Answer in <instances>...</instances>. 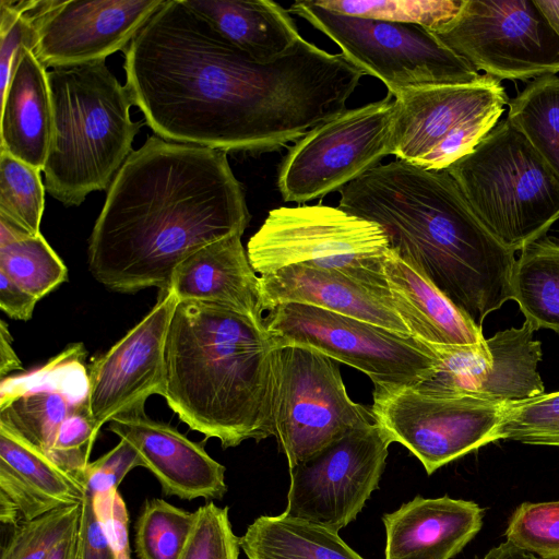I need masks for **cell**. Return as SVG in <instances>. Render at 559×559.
Wrapping results in <instances>:
<instances>
[{
	"mask_svg": "<svg viewBox=\"0 0 559 559\" xmlns=\"http://www.w3.org/2000/svg\"><path fill=\"white\" fill-rule=\"evenodd\" d=\"M508 95L483 74L469 84L431 85L394 96L392 155L426 169H447L498 123Z\"/></svg>",
	"mask_w": 559,
	"mask_h": 559,
	"instance_id": "cell-9",
	"label": "cell"
},
{
	"mask_svg": "<svg viewBox=\"0 0 559 559\" xmlns=\"http://www.w3.org/2000/svg\"><path fill=\"white\" fill-rule=\"evenodd\" d=\"M78 542L79 559H116L88 492L82 502Z\"/></svg>",
	"mask_w": 559,
	"mask_h": 559,
	"instance_id": "cell-43",
	"label": "cell"
},
{
	"mask_svg": "<svg viewBox=\"0 0 559 559\" xmlns=\"http://www.w3.org/2000/svg\"><path fill=\"white\" fill-rule=\"evenodd\" d=\"M38 300L0 272V308L11 319L28 321Z\"/></svg>",
	"mask_w": 559,
	"mask_h": 559,
	"instance_id": "cell-44",
	"label": "cell"
},
{
	"mask_svg": "<svg viewBox=\"0 0 559 559\" xmlns=\"http://www.w3.org/2000/svg\"><path fill=\"white\" fill-rule=\"evenodd\" d=\"M259 276L263 311L283 304H304L412 335L393 308L388 287L369 285L336 269L307 264Z\"/></svg>",
	"mask_w": 559,
	"mask_h": 559,
	"instance_id": "cell-21",
	"label": "cell"
},
{
	"mask_svg": "<svg viewBox=\"0 0 559 559\" xmlns=\"http://www.w3.org/2000/svg\"><path fill=\"white\" fill-rule=\"evenodd\" d=\"M391 443L372 423L349 430L290 467L283 513L338 533L378 488Z\"/></svg>",
	"mask_w": 559,
	"mask_h": 559,
	"instance_id": "cell-14",
	"label": "cell"
},
{
	"mask_svg": "<svg viewBox=\"0 0 559 559\" xmlns=\"http://www.w3.org/2000/svg\"><path fill=\"white\" fill-rule=\"evenodd\" d=\"M74 405L59 390L38 389L1 394L0 419L48 453Z\"/></svg>",
	"mask_w": 559,
	"mask_h": 559,
	"instance_id": "cell-31",
	"label": "cell"
},
{
	"mask_svg": "<svg viewBox=\"0 0 559 559\" xmlns=\"http://www.w3.org/2000/svg\"><path fill=\"white\" fill-rule=\"evenodd\" d=\"M47 559H79L78 527L53 548Z\"/></svg>",
	"mask_w": 559,
	"mask_h": 559,
	"instance_id": "cell-47",
	"label": "cell"
},
{
	"mask_svg": "<svg viewBox=\"0 0 559 559\" xmlns=\"http://www.w3.org/2000/svg\"><path fill=\"white\" fill-rule=\"evenodd\" d=\"M274 346L238 312L178 301L164 350L163 397L180 420L224 449L274 436Z\"/></svg>",
	"mask_w": 559,
	"mask_h": 559,
	"instance_id": "cell-4",
	"label": "cell"
},
{
	"mask_svg": "<svg viewBox=\"0 0 559 559\" xmlns=\"http://www.w3.org/2000/svg\"><path fill=\"white\" fill-rule=\"evenodd\" d=\"M165 0H50L33 51L47 68L86 64L124 50Z\"/></svg>",
	"mask_w": 559,
	"mask_h": 559,
	"instance_id": "cell-18",
	"label": "cell"
},
{
	"mask_svg": "<svg viewBox=\"0 0 559 559\" xmlns=\"http://www.w3.org/2000/svg\"><path fill=\"white\" fill-rule=\"evenodd\" d=\"M506 537L540 559H559V501L520 504L509 520Z\"/></svg>",
	"mask_w": 559,
	"mask_h": 559,
	"instance_id": "cell-38",
	"label": "cell"
},
{
	"mask_svg": "<svg viewBox=\"0 0 559 559\" xmlns=\"http://www.w3.org/2000/svg\"><path fill=\"white\" fill-rule=\"evenodd\" d=\"M394 96L346 109L289 148L277 187L285 202L304 203L335 191L392 155Z\"/></svg>",
	"mask_w": 559,
	"mask_h": 559,
	"instance_id": "cell-11",
	"label": "cell"
},
{
	"mask_svg": "<svg viewBox=\"0 0 559 559\" xmlns=\"http://www.w3.org/2000/svg\"><path fill=\"white\" fill-rule=\"evenodd\" d=\"M241 236L236 233L211 242L176 267L168 289L178 301L212 305L264 321L260 276L250 264Z\"/></svg>",
	"mask_w": 559,
	"mask_h": 559,
	"instance_id": "cell-23",
	"label": "cell"
},
{
	"mask_svg": "<svg viewBox=\"0 0 559 559\" xmlns=\"http://www.w3.org/2000/svg\"><path fill=\"white\" fill-rule=\"evenodd\" d=\"M550 28L559 37V0H534Z\"/></svg>",
	"mask_w": 559,
	"mask_h": 559,
	"instance_id": "cell-48",
	"label": "cell"
},
{
	"mask_svg": "<svg viewBox=\"0 0 559 559\" xmlns=\"http://www.w3.org/2000/svg\"><path fill=\"white\" fill-rule=\"evenodd\" d=\"M178 302L159 292L150 312L88 366L85 402L96 428L119 414L144 408L148 396L164 392V350Z\"/></svg>",
	"mask_w": 559,
	"mask_h": 559,
	"instance_id": "cell-17",
	"label": "cell"
},
{
	"mask_svg": "<svg viewBox=\"0 0 559 559\" xmlns=\"http://www.w3.org/2000/svg\"><path fill=\"white\" fill-rule=\"evenodd\" d=\"M511 299L534 330L559 333V241L545 235L521 250L512 271Z\"/></svg>",
	"mask_w": 559,
	"mask_h": 559,
	"instance_id": "cell-28",
	"label": "cell"
},
{
	"mask_svg": "<svg viewBox=\"0 0 559 559\" xmlns=\"http://www.w3.org/2000/svg\"><path fill=\"white\" fill-rule=\"evenodd\" d=\"M481 559H540L533 554L520 549L509 542L491 548Z\"/></svg>",
	"mask_w": 559,
	"mask_h": 559,
	"instance_id": "cell-46",
	"label": "cell"
},
{
	"mask_svg": "<svg viewBox=\"0 0 559 559\" xmlns=\"http://www.w3.org/2000/svg\"><path fill=\"white\" fill-rule=\"evenodd\" d=\"M40 173L0 151V218L29 235L40 234L46 189Z\"/></svg>",
	"mask_w": 559,
	"mask_h": 559,
	"instance_id": "cell-32",
	"label": "cell"
},
{
	"mask_svg": "<svg viewBox=\"0 0 559 559\" xmlns=\"http://www.w3.org/2000/svg\"><path fill=\"white\" fill-rule=\"evenodd\" d=\"M108 428L139 452L143 467L163 492L183 500L222 499L227 492L225 466L169 424L150 418L144 408L116 415Z\"/></svg>",
	"mask_w": 559,
	"mask_h": 559,
	"instance_id": "cell-19",
	"label": "cell"
},
{
	"mask_svg": "<svg viewBox=\"0 0 559 559\" xmlns=\"http://www.w3.org/2000/svg\"><path fill=\"white\" fill-rule=\"evenodd\" d=\"M383 272L392 306L413 336L429 344L485 343L481 328L391 249L384 254Z\"/></svg>",
	"mask_w": 559,
	"mask_h": 559,
	"instance_id": "cell-24",
	"label": "cell"
},
{
	"mask_svg": "<svg viewBox=\"0 0 559 559\" xmlns=\"http://www.w3.org/2000/svg\"><path fill=\"white\" fill-rule=\"evenodd\" d=\"M432 33L499 81L559 73V37L534 0H464L457 15Z\"/></svg>",
	"mask_w": 559,
	"mask_h": 559,
	"instance_id": "cell-12",
	"label": "cell"
},
{
	"mask_svg": "<svg viewBox=\"0 0 559 559\" xmlns=\"http://www.w3.org/2000/svg\"><path fill=\"white\" fill-rule=\"evenodd\" d=\"M264 325L274 347L316 349L366 373L374 389L417 385L439 362L430 344L413 335L310 305H278Z\"/></svg>",
	"mask_w": 559,
	"mask_h": 559,
	"instance_id": "cell-8",
	"label": "cell"
},
{
	"mask_svg": "<svg viewBox=\"0 0 559 559\" xmlns=\"http://www.w3.org/2000/svg\"><path fill=\"white\" fill-rule=\"evenodd\" d=\"M82 503L60 508L15 526L0 559H47L78 527Z\"/></svg>",
	"mask_w": 559,
	"mask_h": 559,
	"instance_id": "cell-37",
	"label": "cell"
},
{
	"mask_svg": "<svg viewBox=\"0 0 559 559\" xmlns=\"http://www.w3.org/2000/svg\"><path fill=\"white\" fill-rule=\"evenodd\" d=\"M528 321L499 331L483 344H430L439 362L431 378L415 385L445 395L515 403L544 394L537 371L542 343Z\"/></svg>",
	"mask_w": 559,
	"mask_h": 559,
	"instance_id": "cell-15",
	"label": "cell"
},
{
	"mask_svg": "<svg viewBox=\"0 0 559 559\" xmlns=\"http://www.w3.org/2000/svg\"><path fill=\"white\" fill-rule=\"evenodd\" d=\"M483 516L473 501L417 496L383 514L384 559H451L480 531Z\"/></svg>",
	"mask_w": 559,
	"mask_h": 559,
	"instance_id": "cell-22",
	"label": "cell"
},
{
	"mask_svg": "<svg viewBox=\"0 0 559 559\" xmlns=\"http://www.w3.org/2000/svg\"><path fill=\"white\" fill-rule=\"evenodd\" d=\"M98 429L92 420L85 397L74 405L58 430L48 455L69 475L85 486V471Z\"/></svg>",
	"mask_w": 559,
	"mask_h": 559,
	"instance_id": "cell-40",
	"label": "cell"
},
{
	"mask_svg": "<svg viewBox=\"0 0 559 559\" xmlns=\"http://www.w3.org/2000/svg\"><path fill=\"white\" fill-rule=\"evenodd\" d=\"M250 221L227 153L151 135L107 190L87 247L93 277L110 290L169 288L176 267Z\"/></svg>",
	"mask_w": 559,
	"mask_h": 559,
	"instance_id": "cell-2",
	"label": "cell"
},
{
	"mask_svg": "<svg viewBox=\"0 0 559 559\" xmlns=\"http://www.w3.org/2000/svg\"><path fill=\"white\" fill-rule=\"evenodd\" d=\"M238 49L271 60L300 37L289 12L271 0H182Z\"/></svg>",
	"mask_w": 559,
	"mask_h": 559,
	"instance_id": "cell-26",
	"label": "cell"
},
{
	"mask_svg": "<svg viewBox=\"0 0 559 559\" xmlns=\"http://www.w3.org/2000/svg\"><path fill=\"white\" fill-rule=\"evenodd\" d=\"M126 87L162 139L263 153L297 142L346 110L364 75L301 36L262 61L182 0H165L124 49Z\"/></svg>",
	"mask_w": 559,
	"mask_h": 559,
	"instance_id": "cell-1",
	"label": "cell"
},
{
	"mask_svg": "<svg viewBox=\"0 0 559 559\" xmlns=\"http://www.w3.org/2000/svg\"><path fill=\"white\" fill-rule=\"evenodd\" d=\"M93 501L116 559H131L129 516L124 500L118 490H112L93 496Z\"/></svg>",
	"mask_w": 559,
	"mask_h": 559,
	"instance_id": "cell-42",
	"label": "cell"
},
{
	"mask_svg": "<svg viewBox=\"0 0 559 559\" xmlns=\"http://www.w3.org/2000/svg\"><path fill=\"white\" fill-rule=\"evenodd\" d=\"M559 447V391L509 403L496 430V441Z\"/></svg>",
	"mask_w": 559,
	"mask_h": 559,
	"instance_id": "cell-36",
	"label": "cell"
},
{
	"mask_svg": "<svg viewBox=\"0 0 559 559\" xmlns=\"http://www.w3.org/2000/svg\"><path fill=\"white\" fill-rule=\"evenodd\" d=\"M447 171L486 228L514 252L559 219V181L507 118Z\"/></svg>",
	"mask_w": 559,
	"mask_h": 559,
	"instance_id": "cell-6",
	"label": "cell"
},
{
	"mask_svg": "<svg viewBox=\"0 0 559 559\" xmlns=\"http://www.w3.org/2000/svg\"><path fill=\"white\" fill-rule=\"evenodd\" d=\"M247 559H365L338 533L285 515H261L239 537Z\"/></svg>",
	"mask_w": 559,
	"mask_h": 559,
	"instance_id": "cell-27",
	"label": "cell"
},
{
	"mask_svg": "<svg viewBox=\"0 0 559 559\" xmlns=\"http://www.w3.org/2000/svg\"><path fill=\"white\" fill-rule=\"evenodd\" d=\"M86 487L45 451L0 419V521L17 526L53 510L81 504Z\"/></svg>",
	"mask_w": 559,
	"mask_h": 559,
	"instance_id": "cell-20",
	"label": "cell"
},
{
	"mask_svg": "<svg viewBox=\"0 0 559 559\" xmlns=\"http://www.w3.org/2000/svg\"><path fill=\"white\" fill-rule=\"evenodd\" d=\"M274 436L289 468L374 421L371 409L347 394L338 362L295 345L274 347Z\"/></svg>",
	"mask_w": 559,
	"mask_h": 559,
	"instance_id": "cell-10",
	"label": "cell"
},
{
	"mask_svg": "<svg viewBox=\"0 0 559 559\" xmlns=\"http://www.w3.org/2000/svg\"><path fill=\"white\" fill-rule=\"evenodd\" d=\"M464 0H316L345 15L420 25L436 32L452 21Z\"/></svg>",
	"mask_w": 559,
	"mask_h": 559,
	"instance_id": "cell-34",
	"label": "cell"
},
{
	"mask_svg": "<svg viewBox=\"0 0 559 559\" xmlns=\"http://www.w3.org/2000/svg\"><path fill=\"white\" fill-rule=\"evenodd\" d=\"M507 119L526 138L559 181V76L534 79L508 102Z\"/></svg>",
	"mask_w": 559,
	"mask_h": 559,
	"instance_id": "cell-30",
	"label": "cell"
},
{
	"mask_svg": "<svg viewBox=\"0 0 559 559\" xmlns=\"http://www.w3.org/2000/svg\"><path fill=\"white\" fill-rule=\"evenodd\" d=\"M50 0L0 1V96L2 97L24 49L34 51L41 15Z\"/></svg>",
	"mask_w": 559,
	"mask_h": 559,
	"instance_id": "cell-35",
	"label": "cell"
},
{
	"mask_svg": "<svg viewBox=\"0 0 559 559\" xmlns=\"http://www.w3.org/2000/svg\"><path fill=\"white\" fill-rule=\"evenodd\" d=\"M287 11L331 38L348 61L381 80L393 96L408 88L469 84L483 75L417 24L345 15L314 0L296 1Z\"/></svg>",
	"mask_w": 559,
	"mask_h": 559,
	"instance_id": "cell-7",
	"label": "cell"
},
{
	"mask_svg": "<svg viewBox=\"0 0 559 559\" xmlns=\"http://www.w3.org/2000/svg\"><path fill=\"white\" fill-rule=\"evenodd\" d=\"M53 132L48 71L24 49L1 97L0 151L44 170Z\"/></svg>",
	"mask_w": 559,
	"mask_h": 559,
	"instance_id": "cell-25",
	"label": "cell"
},
{
	"mask_svg": "<svg viewBox=\"0 0 559 559\" xmlns=\"http://www.w3.org/2000/svg\"><path fill=\"white\" fill-rule=\"evenodd\" d=\"M0 272L41 299L68 280V269L41 234L0 218Z\"/></svg>",
	"mask_w": 559,
	"mask_h": 559,
	"instance_id": "cell-29",
	"label": "cell"
},
{
	"mask_svg": "<svg viewBox=\"0 0 559 559\" xmlns=\"http://www.w3.org/2000/svg\"><path fill=\"white\" fill-rule=\"evenodd\" d=\"M53 132L44 167L45 188L66 206L109 188L129 157L142 123L105 61L51 68Z\"/></svg>",
	"mask_w": 559,
	"mask_h": 559,
	"instance_id": "cell-5",
	"label": "cell"
},
{
	"mask_svg": "<svg viewBox=\"0 0 559 559\" xmlns=\"http://www.w3.org/2000/svg\"><path fill=\"white\" fill-rule=\"evenodd\" d=\"M197 521L189 512L163 499L146 500L135 523L139 559H179Z\"/></svg>",
	"mask_w": 559,
	"mask_h": 559,
	"instance_id": "cell-33",
	"label": "cell"
},
{
	"mask_svg": "<svg viewBox=\"0 0 559 559\" xmlns=\"http://www.w3.org/2000/svg\"><path fill=\"white\" fill-rule=\"evenodd\" d=\"M240 549L228 507L210 501L197 510L195 524L179 559H238Z\"/></svg>",
	"mask_w": 559,
	"mask_h": 559,
	"instance_id": "cell-39",
	"label": "cell"
},
{
	"mask_svg": "<svg viewBox=\"0 0 559 559\" xmlns=\"http://www.w3.org/2000/svg\"><path fill=\"white\" fill-rule=\"evenodd\" d=\"M340 194L337 207L380 225L390 249L477 326L511 299L515 252L480 222L447 169L395 159Z\"/></svg>",
	"mask_w": 559,
	"mask_h": 559,
	"instance_id": "cell-3",
	"label": "cell"
},
{
	"mask_svg": "<svg viewBox=\"0 0 559 559\" xmlns=\"http://www.w3.org/2000/svg\"><path fill=\"white\" fill-rule=\"evenodd\" d=\"M508 404L405 385L373 389L371 413L389 439L404 445L431 475L496 441Z\"/></svg>",
	"mask_w": 559,
	"mask_h": 559,
	"instance_id": "cell-13",
	"label": "cell"
},
{
	"mask_svg": "<svg viewBox=\"0 0 559 559\" xmlns=\"http://www.w3.org/2000/svg\"><path fill=\"white\" fill-rule=\"evenodd\" d=\"M388 249L389 239L380 225L322 204L271 210L247 243L250 264L259 275L333 257Z\"/></svg>",
	"mask_w": 559,
	"mask_h": 559,
	"instance_id": "cell-16",
	"label": "cell"
},
{
	"mask_svg": "<svg viewBox=\"0 0 559 559\" xmlns=\"http://www.w3.org/2000/svg\"><path fill=\"white\" fill-rule=\"evenodd\" d=\"M23 370L22 362L12 347V336L5 321H0V376L1 379L12 371Z\"/></svg>",
	"mask_w": 559,
	"mask_h": 559,
	"instance_id": "cell-45",
	"label": "cell"
},
{
	"mask_svg": "<svg viewBox=\"0 0 559 559\" xmlns=\"http://www.w3.org/2000/svg\"><path fill=\"white\" fill-rule=\"evenodd\" d=\"M138 466L143 467L138 450L129 441L120 439L115 448L87 465L86 492L96 496L117 490L126 475Z\"/></svg>",
	"mask_w": 559,
	"mask_h": 559,
	"instance_id": "cell-41",
	"label": "cell"
}]
</instances>
